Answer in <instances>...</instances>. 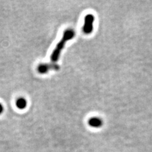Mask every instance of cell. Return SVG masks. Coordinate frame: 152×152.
I'll list each match as a JSON object with an SVG mask.
<instances>
[{
	"label": "cell",
	"instance_id": "5",
	"mask_svg": "<svg viewBox=\"0 0 152 152\" xmlns=\"http://www.w3.org/2000/svg\"><path fill=\"white\" fill-rule=\"evenodd\" d=\"M16 105L19 109H24L27 107L26 99L23 98L18 99L16 102Z\"/></svg>",
	"mask_w": 152,
	"mask_h": 152
},
{
	"label": "cell",
	"instance_id": "4",
	"mask_svg": "<svg viewBox=\"0 0 152 152\" xmlns=\"http://www.w3.org/2000/svg\"><path fill=\"white\" fill-rule=\"evenodd\" d=\"M89 125L93 127H99L102 125V121L99 118L93 117L89 119Z\"/></svg>",
	"mask_w": 152,
	"mask_h": 152
},
{
	"label": "cell",
	"instance_id": "3",
	"mask_svg": "<svg viewBox=\"0 0 152 152\" xmlns=\"http://www.w3.org/2000/svg\"><path fill=\"white\" fill-rule=\"evenodd\" d=\"M60 69L59 66L55 64H41L37 67L38 72L41 74H45L49 72L50 70H58Z\"/></svg>",
	"mask_w": 152,
	"mask_h": 152
},
{
	"label": "cell",
	"instance_id": "2",
	"mask_svg": "<svg viewBox=\"0 0 152 152\" xmlns=\"http://www.w3.org/2000/svg\"><path fill=\"white\" fill-rule=\"evenodd\" d=\"M94 17L92 14H88L84 18V24L83 26V32L85 34H89L91 33L93 30V22Z\"/></svg>",
	"mask_w": 152,
	"mask_h": 152
},
{
	"label": "cell",
	"instance_id": "6",
	"mask_svg": "<svg viewBox=\"0 0 152 152\" xmlns=\"http://www.w3.org/2000/svg\"><path fill=\"white\" fill-rule=\"evenodd\" d=\"M3 112V107L2 104L0 103V114H1Z\"/></svg>",
	"mask_w": 152,
	"mask_h": 152
},
{
	"label": "cell",
	"instance_id": "1",
	"mask_svg": "<svg viewBox=\"0 0 152 152\" xmlns=\"http://www.w3.org/2000/svg\"><path fill=\"white\" fill-rule=\"evenodd\" d=\"M74 36L75 32L72 29H67L64 32L62 38H61V39L58 42V44L57 45L55 49L53 50V53H52L51 55V60L53 62H56V61H58L61 51L64 48L66 42L69 40L72 39Z\"/></svg>",
	"mask_w": 152,
	"mask_h": 152
}]
</instances>
